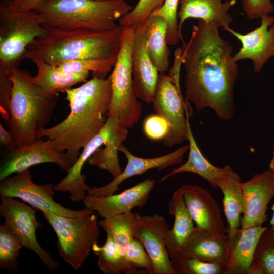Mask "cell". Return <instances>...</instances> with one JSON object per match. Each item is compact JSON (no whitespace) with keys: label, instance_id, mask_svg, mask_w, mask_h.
<instances>
[{"label":"cell","instance_id":"d590c367","mask_svg":"<svg viewBox=\"0 0 274 274\" xmlns=\"http://www.w3.org/2000/svg\"><path fill=\"white\" fill-rule=\"evenodd\" d=\"M116 58L110 59H80L65 62L56 68L68 72H92L94 75L105 77L114 67Z\"/></svg>","mask_w":274,"mask_h":274},{"label":"cell","instance_id":"ee69618b","mask_svg":"<svg viewBox=\"0 0 274 274\" xmlns=\"http://www.w3.org/2000/svg\"><path fill=\"white\" fill-rule=\"evenodd\" d=\"M271 209L273 211V215H272V218H271V220L270 221L269 224L271 226L270 228H271V229L274 232V204L272 206Z\"/></svg>","mask_w":274,"mask_h":274},{"label":"cell","instance_id":"1f68e13d","mask_svg":"<svg viewBox=\"0 0 274 274\" xmlns=\"http://www.w3.org/2000/svg\"><path fill=\"white\" fill-rule=\"evenodd\" d=\"M248 274H274V232L266 227L255 248Z\"/></svg>","mask_w":274,"mask_h":274},{"label":"cell","instance_id":"2e32d148","mask_svg":"<svg viewBox=\"0 0 274 274\" xmlns=\"http://www.w3.org/2000/svg\"><path fill=\"white\" fill-rule=\"evenodd\" d=\"M189 145L180 147L175 151L155 158H142L132 154L123 144L119 148L127 159L125 169L111 182L101 187H94L89 189L87 194L93 196H105L114 194L119 189L120 185L125 180L135 175H142L152 169L163 170L180 163L184 154L189 150Z\"/></svg>","mask_w":274,"mask_h":274},{"label":"cell","instance_id":"e575fe53","mask_svg":"<svg viewBox=\"0 0 274 274\" xmlns=\"http://www.w3.org/2000/svg\"><path fill=\"white\" fill-rule=\"evenodd\" d=\"M165 1L139 0L135 7L119 20V25L135 28L144 24L152 14L163 6Z\"/></svg>","mask_w":274,"mask_h":274},{"label":"cell","instance_id":"4dcf8cb0","mask_svg":"<svg viewBox=\"0 0 274 274\" xmlns=\"http://www.w3.org/2000/svg\"><path fill=\"white\" fill-rule=\"evenodd\" d=\"M127 129L122 126L105 144L104 148L97 149L89 158L88 163L110 173L113 178L122 172L118 152L119 147L126 140Z\"/></svg>","mask_w":274,"mask_h":274},{"label":"cell","instance_id":"cb8c5ba5","mask_svg":"<svg viewBox=\"0 0 274 274\" xmlns=\"http://www.w3.org/2000/svg\"><path fill=\"white\" fill-rule=\"evenodd\" d=\"M266 227L239 228L229 236V251L225 274H248L259 239Z\"/></svg>","mask_w":274,"mask_h":274},{"label":"cell","instance_id":"277c9868","mask_svg":"<svg viewBox=\"0 0 274 274\" xmlns=\"http://www.w3.org/2000/svg\"><path fill=\"white\" fill-rule=\"evenodd\" d=\"M33 77L27 70L12 69L13 87L6 121L17 147L37 141L36 131L50 122L56 107L57 97L45 94L33 83Z\"/></svg>","mask_w":274,"mask_h":274},{"label":"cell","instance_id":"f6af8a7d","mask_svg":"<svg viewBox=\"0 0 274 274\" xmlns=\"http://www.w3.org/2000/svg\"><path fill=\"white\" fill-rule=\"evenodd\" d=\"M101 2H125L126 0H96Z\"/></svg>","mask_w":274,"mask_h":274},{"label":"cell","instance_id":"7a4b0ae2","mask_svg":"<svg viewBox=\"0 0 274 274\" xmlns=\"http://www.w3.org/2000/svg\"><path fill=\"white\" fill-rule=\"evenodd\" d=\"M66 99L70 111L61 122L36 132L37 140L45 137L52 141L55 148L64 152L73 164L80 149L104 127L112 96L111 77L93 75L79 87L67 89Z\"/></svg>","mask_w":274,"mask_h":274},{"label":"cell","instance_id":"8fae6325","mask_svg":"<svg viewBox=\"0 0 274 274\" xmlns=\"http://www.w3.org/2000/svg\"><path fill=\"white\" fill-rule=\"evenodd\" d=\"M36 212V209L15 198L1 197L0 215L5 219L4 224L23 247L35 252L48 270L54 272L59 263L37 241L36 230L42 225L37 220Z\"/></svg>","mask_w":274,"mask_h":274},{"label":"cell","instance_id":"52a82bcc","mask_svg":"<svg viewBox=\"0 0 274 274\" xmlns=\"http://www.w3.org/2000/svg\"><path fill=\"white\" fill-rule=\"evenodd\" d=\"M135 29V27H123L120 49L110 74L112 96L108 115L115 117L126 129L138 122L142 113V104L135 92L132 72Z\"/></svg>","mask_w":274,"mask_h":274},{"label":"cell","instance_id":"d6986e66","mask_svg":"<svg viewBox=\"0 0 274 274\" xmlns=\"http://www.w3.org/2000/svg\"><path fill=\"white\" fill-rule=\"evenodd\" d=\"M179 188L196 227L217 235L227 234L220 207L207 190L190 184Z\"/></svg>","mask_w":274,"mask_h":274},{"label":"cell","instance_id":"b9f144b4","mask_svg":"<svg viewBox=\"0 0 274 274\" xmlns=\"http://www.w3.org/2000/svg\"><path fill=\"white\" fill-rule=\"evenodd\" d=\"M0 144L2 147L11 151L17 148L16 142L10 131L6 130L0 124Z\"/></svg>","mask_w":274,"mask_h":274},{"label":"cell","instance_id":"3957f363","mask_svg":"<svg viewBox=\"0 0 274 274\" xmlns=\"http://www.w3.org/2000/svg\"><path fill=\"white\" fill-rule=\"evenodd\" d=\"M46 29L45 36L37 38L27 47L23 58L57 67L75 60L116 58L123 27L119 25L105 31Z\"/></svg>","mask_w":274,"mask_h":274},{"label":"cell","instance_id":"74e56055","mask_svg":"<svg viewBox=\"0 0 274 274\" xmlns=\"http://www.w3.org/2000/svg\"><path fill=\"white\" fill-rule=\"evenodd\" d=\"M125 257L136 269H144L153 274V264L148 253L141 243L133 238L128 245Z\"/></svg>","mask_w":274,"mask_h":274},{"label":"cell","instance_id":"d4e9b609","mask_svg":"<svg viewBox=\"0 0 274 274\" xmlns=\"http://www.w3.org/2000/svg\"><path fill=\"white\" fill-rule=\"evenodd\" d=\"M188 141H189V155L185 163L178 167L174 168L170 173L163 176L161 181H164L170 177L181 173H192L197 174L207 181L213 188H218L217 181L221 178L228 176L233 170L230 165L219 168L212 165L204 156L199 148L192 130L189 122L187 126Z\"/></svg>","mask_w":274,"mask_h":274},{"label":"cell","instance_id":"f546056e","mask_svg":"<svg viewBox=\"0 0 274 274\" xmlns=\"http://www.w3.org/2000/svg\"><path fill=\"white\" fill-rule=\"evenodd\" d=\"M98 224L105 231L111 233L118 250L125 257L127 247L134 238L135 214L130 211L104 218Z\"/></svg>","mask_w":274,"mask_h":274},{"label":"cell","instance_id":"d6a6232c","mask_svg":"<svg viewBox=\"0 0 274 274\" xmlns=\"http://www.w3.org/2000/svg\"><path fill=\"white\" fill-rule=\"evenodd\" d=\"M23 247L9 228L0 225V269L16 274L18 272L20 250Z\"/></svg>","mask_w":274,"mask_h":274},{"label":"cell","instance_id":"4fadbf2b","mask_svg":"<svg viewBox=\"0 0 274 274\" xmlns=\"http://www.w3.org/2000/svg\"><path fill=\"white\" fill-rule=\"evenodd\" d=\"M134 238L144 246L153 264V274H175L165 243L169 226L160 214L135 213Z\"/></svg>","mask_w":274,"mask_h":274},{"label":"cell","instance_id":"7c38bea8","mask_svg":"<svg viewBox=\"0 0 274 274\" xmlns=\"http://www.w3.org/2000/svg\"><path fill=\"white\" fill-rule=\"evenodd\" d=\"M46 163L56 164L66 172L73 166L65 153L57 151L51 140L39 139L29 145L8 151L4 155L0 163V180L12 174Z\"/></svg>","mask_w":274,"mask_h":274},{"label":"cell","instance_id":"7bdbcfd3","mask_svg":"<svg viewBox=\"0 0 274 274\" xmlns=\"http://www.w3.org/2000/svg\"><path fill=\"white\" fill-rule=\"evenodd\" d=\"M269 169H270L274 173V144L273 147L272 157L269 163Z\"/></svg>","mask_w":274,"mask_h":274},{"label":"cell","instance_id":"60d3db41","mask_svg":"<svg viewBox=\"0 0 274 274\" xmlns=\"http://www.w3.org/2000/svg\"><path fill=\"white\" fill-rule=\"evenodd\" d=\"M243 11L250 19L261 18L274 11L271 0H241Z\"/></svg>","mask_w":274,"mask_h":274},{"label":"cell","instance_id":"ba28073f","mask_svg":"<svg viewBox=\"0 0 274 274\" xmlns=\"http://www.w3.org/2000/svg\"><path fill=\"white\" fill-rule=\"evenodd\" d=\"M57 237L60 257L73 269H79L100 235L98 216L94 213L78 218L42 211Z\"/></svg>","mask_w":274,"mask_h":274},{"label":"cell","instance_id":"30bf717a","mask_svg":"<svg viewBox=\"0 0 274 274\" xmlns=\"http://www.w3.org/2000/svg\"><path fill=\"white\" fill-rule=\"evenodd\" d=\"M153 108L168 122L170 128L163 139L166 146L179 144L188 140L187 126L192 113L189 102L182 98L180 87L165 73L159 75L154 98Z\"/></svg>","mask_w":274,"mask_h":274},{"label":"cell","instance_id":"484cf974","mask_svg":"<svg viewBox=\"0 0 274 274\" xmlns=\"http://www.w3.org/2000/svg\"><path fill=\"white\" fill-rule=\"evenodd\" d=\"M34 64L37 66V73L33 77V83L45 94L57 97L60 92L65 93L77 83L86 82L89 75L88 71L68 72L42 62Z\"/></svg>","mask_w":274,"mask_h":274},{"label":"cell","instance_id":"8992f818","mask_svg":"<svg viewBox=\"0 0 274 274\" xmlns=\"http://www.w3.org/2000/svg\"><path fill=\"white\" fill-rule=\"evenodd\" d=\"M41 16L35 10L19 11L12 0L0 3V63L19 67L27 47L44 36L47 29Z\"/></svg>","mask_w":274,"mask_h":274},{"label":"cell","instance_id":"ab89813d","mask_svg":"<svg viewBox=\"0 0 274 274\" xmlns=\"http://www.w3.org/2000/svg\"><path fill=\"white\" fill-rule=\"evenodd\" d=\"M169 128L167 121L158 114L149 116L143 124L146 135L153 140L164 139L168 134Z\"/></svg>","mask_w":274,"mask_h":274},{"label":"cell","instance_id":"603a6c76","mask_svg":"<svg viewBox=\"0 0 274 274\" xmlns=\"http://www.w3.org/2000/svg\"><path fill=\"white\" fill-rule=\"evenodd\" d=\"M168 209V213L174 217V225L165 237L166 247L172 259L179 255L195 227L179 188L173 193Z\"/></svg>","mask_w":274,"mask_h":274},{"label":"cell","instance_id":"ffe728a7","mask_svg":"<svg viewBox=\"0 0 274 274\" xmlns=\"http://www.w3.org/2000/svg\"><path fill=\"white\" fill-rule=\"evenodd\" d=\"M146 22L135 27L132 47V72L137 97L146 104H151L159 74L146 51Z\"/></svg>","mask_w":274,"mask_h":274},{"label":"cell","instance_id":"9c48e42d","mask_svg":"<svg viewBox=\"0 0 274 274\" xmlns=\"http://www.w3.org/2000/svg\"><path fill=\"white\" fill-rule=\"evenodd\" d=\"M54 186L51 183L43 185L35 184L30 169L18 172L12 177L0 180V197L19 198L36 210L49 212L70 218H78L94 213L85 208L74 210L64 207L53 198Z\"/></svg>","mask_w":274,"mask_h":274},{"label":"cell","instance_id":"83f0119b","mask_svg":"<svg viewBox=\"0 0 274 274\" xmlns=\"http://www.w3.org/2000/svg\"><path fill=\"white\" fill-rule=\"evenodd\" d=\"M217 187L223 195V203L228 224L227 234H233L241 227V215L243 212V198L241 178L234 170L217 181Z\"/></svg>","mask_w":274,"mask_h":274},{"label":"cell","instance_id":"6da1fadb","mask_svg":"<svg viewBox=\"0 0 274 274\" xmlns=\"http://www.w3.org/2000/svg\"><path fill=\"white\" fill-rule=\"evenodd\" d=\"M219 28L215 23L198 20L189 40L182 43L185 100L197 111L210 108L219 118L229 120L234 114L238 65L231 44L221 37Z\"/></svg>","mask_w":274,"mask_h":274},{"label":"cell","instance_id":"8d00e7d4","mask_svg":"<svg viewBox=\"0 0 274 274\" xmlns=\"http://www.w3.org/2000/svg\"><path fill=\"white\" fill-rule=\"evenodd\" d=\"M179 0H166L163 6L152 14L162 17L167 24V41L169 45H176L181 40L182 36L179 33L178 22V8Z\"/></svg>","mask_w":274,"mask_h":274},{"label":"cell","instance_id":"5b68a950","mask_svg":"<svg viewBox=\"0 0 274 274\" xmlns=\"http://www.w3.org/2000/svg\"><path fill=\"white\" fill-rule=\"evenodd\" d=\"M133 8L126 2L43 0L33 10L41 16L46 28L105 31L117 27L116 22Z\"/></svg>","mask_w":274,"mask_h":274},{"label":"cell","instance_id":"e0dca14e","mask_svg":"<svg viewBox=\"0 0 274 274\" xmlns=\"http://www.w3.org/2000/svg\"><path fill=\"white\" fill-rule=\"evenodd\" d=\"M155 184V179H147L119 194L98 196L87 194L82 202L85 208L104 218L126 213L146 205Z\"/></svg>","mask_w":274,"mask_h":274},{"label":"cell","instance_id":"ac0fdd59","mask_svg":"<svg viewBox=\"0 0 274 274\" xmlns=\"http://www.w3.org/2000/svg\"><path fill=\"white\" fill-rule=\"evenodd\" d=\"M261 19L260 25L248 33H241L230 27L226 31L237 38L242 44L234 55L235 60H251L255 73H259L269 58L274 56V17L268 15Z\"/></svg>","mask_w":274,"mask_h":274},{"label":"cell","instance_id":"4316f807","mask_svg":"<svg viewBox=\"0 0 274 274\" xmlns=\"http://www.w3.org/2000/svg\"><path fill=\"white\" fill-rule=\"evenodd\" d=\"M146 23L147 52L158 71L165 73L169 68L170 56L167 41V23L162 17L151 14Z\"/></svg>","mask_w":274,"mask_h":274},{"label":"cell","instance_id":"5bb4252c","mask_svg":"<svg viewBox=\"0 0 274 274\" xmlns=\"http://www.w3.org/2000/svg\"><path fill=\"white\" fill-rule=\"evenodd\" d=\"M243 198V216L241 228L262 226L267 220L268 203L274 197V173L266 170L256 174L248 181L241 182Z\"/></svg>","mask_w":274,"mask_h":274},{"label":"cell","instance_id":"9a60e30c","mask_svg":"<svg viewBox=\"0 0 274 274\" xmlns=\"http://www.w3.org/2000/svg\"><path fill=\"white\" fill-rule=\"evenodd\" d=\"M118 123L109 118L100 131L83 148L77 159L67 172V175L54 186L55 191L68 192L73 202L82 201L90 187L85 183L86 177L82 174L83 167L94 152L105 145L117 132Z\"/></svg>","mask_w":274,"mask_h":274},{"label":"cell","instance_id":"f1b7e54d","mask_svg":"<svg viewBox=\"0 0 274 274\" xmlns=\"http://www.w3.org/2000/svg\"><path fill=\"white\" fill-rule=\"evenodd\" d=\"M105 232L106 238L104 244L100 246L96 243L92 249L98 258L99 269L105 274L138 273V269L120 253L111 233L108 231Z\"/></svg>","mask_w":274,"mask_h":274},{"label":"cell","instance_id":"7402d4cb","mask_svg":"<svg viewBox=\"0 0 274 274\" xmlns=\"http://www.w3.org/2000/svg\"><path fill=\"white\" fill-rule=\"evenodd\" d=\"M229 251L228 234L217 235L195 227L194 233L178 255L216 264L226 269Z\"/></svg>","mask_w":274,"mask_h":274},{"label":"cell","instance_id":"836d02e7","mask_svg":"<svg viewBox=\"0 0 274 274\" xmlns=\"http://www.w3.org/2000/svg\"><path fill=\"white\" fill-rule=\"evenodd\" d=\"M175 274H225L222 266L194 258L178 255L171 259Z\"/></svg>","mask_w":274,"mask_h":274},{"label":"cell","instance_id":"f35d334b","mask_svg":"<svg viewBox=\"0 0 274 274\" xmlns=\"http://www.w3.org/2000/svg\"><path fill=\"white\" fill-rule=\"evenodd\" d=\"M12 68L0 63V112L6 121L9 117V107L13 87L10 79Z\"/></svg>","mask_w":274,"mask_h":274},{"label":"cell","instance_id":"44dd1931","mask_svg":"<svg viewBox=\"0 0 274 274\" xmlns=\"http://www.w3.org/2000/svg\"><path fill=\"white\" fill-rule=\"evenodd\" d=\"M236 0H179L178 29L182 36V26L188 19H198L215 23L219 28L227 31L233 21L229 12Z\"/></svg>","mask_w":274,"mask_h":274}]
</instances>
